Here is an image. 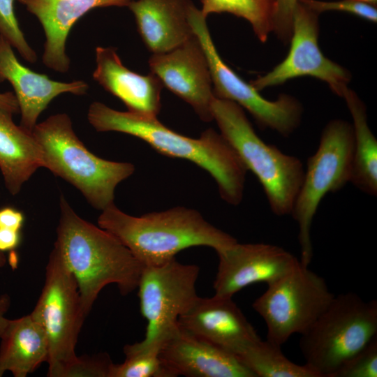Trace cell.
I'll list each match as a JSON object with an SVG mask.
<instances>
[{
    "instance_id": "cell-1",
    "label": "cell",
    "mask_w": 377,
    "mask_h": 377,
    "mask_svg": "<svg viewBox=\"0 0 377 377\" xmlns=\"http://www.w3.org/2000/svg\"><path fill=\"white\" fill-rule=\"evenodd\" d=\"M87 119L98 132L131 135L164 156L193 162L214 179L224 201L232 205L241 202L248 170L228 141L213 128L192 138L168 128L156 117L115 110L101 102L90 105Z\"/></svg>"
},
{
    "instance_id": "cell-2",
    "label": "cell",
    "mask_w": 377,
    "mask_h": 377,
    "mask_svg": "<svg viewBox=\"0 0 377 377\" xmlns=\"http://www.w3.org/2000/svg\"><path fill=\"white\" fill-rule=\"evenodd\" d=\"M54 249L77 284L87 318L101 290L117 285L121 295L138 288L144 266L113 235L79 216L64 195Z\"/></svg>"
},
{
    "instance_id": "cell-3",
    "label": "cell",
    "mask_w": 377,
    "mask_h": 377,
    "mask_svg": "<svg viewBox=\"0 0 377 377\" xmlns=\"http://www.w3.org/2000/svg\"><path fill=\"white\" fill-rule=\"evenodd\" d=\"M98 225L117 237L144 267L166 263L191 246H209L219 252L237 242L197 210L184 207L134 216L113 204L101 211Z\"/></svg>"
},
{
    "instance_id": "cell-4",
    "label": "cell",
    "mask_w": 377,
    "mask_h": 377,
    "mask_svg": "<svg viewBox=\"0 0 377 377\" xmlns=\"http://www.w3.org/2000/svg\"><path fill=\"white\" fill-rule=\"evenodd\" d=\"M32 134L42 150L43 168L74 186L96 209L114 204L117 186L134 172L131 163L108 161L91 153L75 133L66 113L37 124Z\"/></svg>"
},
{
    "instance_id": "cell-5",
    "label": "cell",
    "mask_w": 377,
    "mask_h": 377,
    "mask_svg": "<svg viewBox=\"0 0 377 377\" xmlns=\"http://www.w3.org/2000/svg\"><path fill=\"white\" fill-rule=\"evenodd\" d=\"M212 112L220 133L260 182L272 212L290 214L304 175L300 159L265 142L237 103L214 96Z\"/></svg>"
},
{
    "instance_id": "cell-6",
    "label": "cell",
    "mask_w": 377,
    "mask_h": 377,
    "mask_svg": "<svg viewBox=\"0 0 377 377\" xmlns=\"http://www.w3.org/2000/svg\"><path fill=\"white\" fill-rule=\"evenodd\" d=\"M377 336V301L353 293L334 295L300 339L306 364L318 377H331Z\"/></svg>"
},
{
    "instance_id": "cell-7",
    "label": "cell",
    "mask_w": 377,
    "mask_h": 377,
    "mask_svg": "<svg viewBox=\"0 0 377 377\" xmlns=\"http://www.w3.org/2000/svg\"><path fill=\"white\" fill-rule=\"evenodd\" d=\"M353 152L352 125L342 119L328 122L317 150L308 159L290 214L299 227L300 262L303 266L309 267L313 258L311 228L317 209L327 193L350 182Z\"/></svg>"
},
{
    "instance_id": "cell-8",
    "label": "cell",
    "mask_w": 377,
    "mask_h": 377,
    "mask_svg": "<svg viewBox=\"0 0 377 377\" xmlns=\"http://www.w3.org/2000/svg\"><path fill=\"white\" fill-rule=\"evenodd\" d=\"M31 315L47 338V376L71 377L80 362L75 346L86 317L76 281L54 248L46 265L43 288Z\"/></svg>"
},
{
    "instance_id": "cell-9",
    "label": "cell",
    "mask_w": 377,
    "mask_h": 377,
    "mask_svg": "<svg viewBox=\"0 0 377 377\" xmlns=\"http://www.w3.org/2000/svg\"><path fill=\"white\" fill-rule=\"evenodd\" d=\"M200 267L182 264L175 258L161 265L143 267L138 285L140 311L147 320L145 338L124 347L125 355L148 350L159 351L178 327V319L198 295Z\"/></svg>"
},
{
    "instance_id": "cell-10",
    "label": "cell",
    "mask_w": 377,
    "mask_h": 377,
    "mask_svg": "<svg viewBox=\"0 0 377 377\" xmlns=\"http://www.w3.org/2000/svg\"><path fill=\"white\" fill-rule=\"evenodd\" d=\"M334 297L325 279L299 262L267 284L252 306L265 322L267 340L281 346L292 335L304 333Z\"/></svg>"
},
{
    "instance_id": "cell-11",
    "label": "cell",
    "mask_w": 377,
    "mask_h": 377,
    "mask_svg": "<svg viewBox=\"0 0 377 377\" xmlns=\"http://www.w3.org/2000/svg\"><path fill=\"white\" fill-rule=\"evenodd\" d=\"M206 17L195 5L191 8L189 21L200 40L208 61L216 97L232 101L246 109L258 124L287 137L299 126L302 106L294 97L281 94L274 101L263 97L221 59L209 34Z\"/></svg>"
},
{
    "instance_id": "cell-12",
    "label": "cell",
    "mask_w": 377,
    "mask_h": 377,
    "mask_svg": "<svg viewBox=\"0 0 377 377\" xmlns=\"http://www.w3.org/2000/svg\"><path fill=\"white\" fill-rule=\"evenodd\" d=\"M318 15L297 1L288 54L270 71L250 82L258 91L295 77L310 76L326 82L335 94L343 97L351 76L346 68L321 52L318 45Z\"/></svg>"
},
{
    "instance_id": "cell-13",
    "label": "cell",
    "mask_w": 377,
    "mask_h": 377,
    "mask_svg": "<svg viewBox=\"0 0 377 377\" xmlns=\"http://www.w3.org/2000/svg\"><path fill=\"white\" fill-rule=\"evenodd\" d=\"M149 66L163 86L188 103L202 121L213 120L212 75L206 54L195 33L170 51L152 54Z\"/></svg>"
},
{
    "instance_id": "cell-14",
    "label": "cell",
    "mask_w": 377,
    "mask_h": 377,
    "mask_svg": "<svg viewBox=\"0 0 377 377\" xmlns=\"http://www.w3.org/2000/svg\"><path fill=\"white\" fill-rule=\"evenodd\" d=\"M219 265L213 283L215 295L232 297L255 283L269 284L290 271L300 260L283 248L269 244H239L216 252Z\"/></svg>"
},
{
    "instance_id": "cell-15",
    "label": "cell",
    "mask_w": 377,
    "mask_h": 377,
    "mask_svg": "<svg viewBox=\"0 0 377 377\" xmlns=\"http://www.w3.org/2000/svg\"><path fill=\"white\" fill-rule=\"evenodd\" d=\"M178 325L235 355L260 338L232 297L215 295L212 297L198 296L179 316Z\"/></svg>"
},
{
    "instance_id": "cell-16",
    "label": "cell",
    "mask_w": 377,
    "mask_h": 377,
    "mask_svg": "<svg viewBox=\"0 0 377 377\" xmlns=\"http://www.w3.org/2000/svg\"><path fill=\"white\" fill-rule=\"evenodd\" d=\"M158 355L174 377H256L234 354L179 325Z\"/></svg>"
},
{
    "instance_id": "cell-17",
    "label": "cell",
    "mask_w": 377,
    "mask_h": 377,
    "mask_svg": "<svg viewBox=\"0 0 377 377\" xmlns=\"http://www.w3.org/2000/svg\"><path fill=\"white\" fill-rule=\"evenodd\" d=\"M5 80L14 89L21 114L20 126L29 132H32L40 114L55 97L65 93L81 96L89 89L83 80L56 81L23 66L17 59L13 47L0 36V82Z\"/></svg>"
},
{
    "instance_id": "cell-18",
    "label": "cell",
    "mask_w": 377,
    "mask_h": 377,
    "mask_svg": "<svg viewBox=\"0 0 377 377\" xmlns=\"http://www.w3.org/2000/svg\"><path fill=\"white\" fill-rule=\"evenodd\" d=\"M35 15L44 30L42 57L47 68L66 73L70 68L66 43L74 24L89 10L109 6H127L133 0H17Z\"/></svg>"
},
{
    "instance_id": "cell-19",
    "label": "cell",
    "mask_w": 377,
    "mask_h": 377,
    "mask_svg": "<svg viewBox=\"0 0 377 377\" xmlns=\"http://www.w3.org/2000/svg\"><path fill=\"white\" fill-rule=\"evenodd\" d=\"M95 52L93 78L120 99L128 111L157 117L163 87L159 79L152 73L140 75L124 66L114 47L98 46Z\"/></svg>"
},
{
    "instance_id": "cell-20",
    "label": "cell",
    "mask_w": 377,
    "mask_h": 377,
    "mask_svg": "<svg viewBox=\"0 0 377 377\" xmlns=\"http://www.w3.org/2000/svg\"><path fill=\"white\" fill-rule=\"evenodd\" d=\"M193 5L191 0H133L128 7L147 49L161 54L194 35L189 21Z\"/></svg>"
},
{
    "instance_id": "cell-21",
    "label": "cell",
    "mask_w": 377,
    "mask_h": 377,
    "mask_svg": "<svg viewBox=\"0 0 377 377\" xmlns=\"http://www.w3.org/2000/svg\"><path fill=\"white\" fill-rule=\"evenodd\" d=\"M0 340V377L6 371L14 377H26L48 362L45 332L31 313L8 319Z\"/></svg>"
},
{
    "instance_id": "cell-22",
    "label": "cell",
    "mask_w": 377,
    "mask_h": 377,
    "mask_svg": "<svg viewBox=\"0 0 377 377\" xmlns=\"http://www.w3.org/2000/svg\"><path fill=\"white\" fill-rule=\"evenodd\" d=\"M13 113L0 108V170L6 189L17 195L43 167L42 150L32 134L16 125Z\"/></svg>"
},
{
    "instance_id": "cell-23",
    "label": "cell",
    "mask_w": 377,
    "mask_h": 377,
    "mask_svg": "<svg viewBox=\"0 0 377 377\" xmlns=\"http://www.w3.org/2000/svg\"><path fill=\"white\" fill-rule=\"evenodd\" d=\"M353 119V152L350 182L364 193L377 195V140L368 123L366 107L349 88L343 94Z\"/></svg>"
},
{
    "instance_id": "cell-24",
    "label": "cell",
    "mask_w": 377,
    "mask_h": 377,
    "mask_svg": "<svg viewBox=\"0 0 377 377\" xmlns=\"http://www.w3.org/2000/svg\"><path fill=\"white\" fill-rule=\"evenodd\" d=\"M235 356L256 377H318L306 364L288 360L281 346L260 338L249 343Z\"/></svg>"
},
{
    "instance_id": "cell-25",
    "label": "cell",
    "mask_w": 377,
    "mask_h": 377,
    "mask_svg": "<svg viewBox=\"0 0 377 377\" xmlns=\"http://www.w3.org/2000/svg\"><path fill=\"white\" fill-rule=\"evenodd\" d=\"M202 13H228L242 17L251 24L261 42H265L273 32L276 0H201Z\"/></svg>"
},
{
    "instance_id": "cell-26",
    "label": "cell",
    "mask_w": 377,
    "mask_h": 377,
    "mask_svg": "<svg viewBox=\"0 0 377 377\" xmlns=\"http://www.w3.org/2000/svg\"><path fill=\"white\" fill-rule=\"evenodd\" d=\"M158 352L148 350L125 355L123 363L111 364L108 377H174Z\"/></svg>"
},
{
    "instance_id": "cell-27",
    "label": "cell",
    "mask_w": 377,
    "mask_h": 377,
    "mask_svg": "<svg viewBox=\"0 0 377 377\" xmlns=\"http://www.w3.org/2000/svg\"><path fill=\"white\" fill-rule=\"evenodd\" d=\"M15 0H0V36L3 37L27 61L34 63L37 54L28 44L15 13Z\"/></svg>"
},
{
    "instance_id": "cell-28",
    "label": "cell",
    "mask_w": 377,
    "mask_h": 377,
    "mask_svg": "<svg viewBox=\"0 0 377 377\" xmlns=\"http://www.w3.org/2000/svg\"><path fill=\"white\" fill-rule=\"evenodd\" d=\"M377 336L347 360L331 377H376Z\"/></svg>"
},
{
    "instance_id": "cell-29",
    "label": "cell",
    "mask_w": 377,
    "mask_h": 377,
    "mask_svg": "<svg viewBox=\"0 0 377 377\" xmlns=\"http://www.w3.org/2000/svg\"><path fill=\"white\" fill-rule=\"evenodd\" d=\"M318 14L327 10L346 12L372 22L377 21V9L374 5L355 0L323 1L298 0Z\"/></svg>"
},
{
    "instance_id": "cell-30",
    "label": "cell",
    "mask_w": 377,
    "mask_h": 377,
    "mask_svg": "<svg viewBox=\"0 0 377 377\" xmlns=\"http://www.w3.org/2000/svg\"><path fill=\"white\" fill-rule=\"evenodd\" d=\"M298 0H276L273 32L285 44L291 38L293 14Z\"/></svg>"
},
{
    "instance_id": "cell-31",
    "label": "cell",
    "mask_w": 377,
    "mask_h": 377,
    "mask_svg": "<svg viewBox=\"0 0 377 377\" xmlns=\"http://www.w3.org/2000/svg\"><path fill=\"white\" fill-rule=\"evenodd\" d=\"M24 221L22 212L11 207L0 209V228L20 231Z\"/></svg>"
},
{
    "instance_id": "cell-32",
    "label": "cell",
    "mask_w": 377,
    "mask_h": 377,
    "mask_svg": "<svg viewBox=\"0 0 377 377\" xmlns=\"http://www.w3.org/2000/svg\"><path fill=\"white\" fill-rule=\"evenodd\" d=\"M20 240V231L0 228V251L14 250L19 246Z\"/></svg>"
},
{
    "instance_id": "cell-33",
    "label": "cell",
    "mask_w": 377,
    "mask_h": 377,
    "mask_svg": "<svg viewBox=\"0 0 377 377\" xmlns=\"http://www.w3.org/2000/svg\"><path fill=\"white\" fill-rule=\"evenodd\" d=\"M0 108L13 114L19 112V106L15 94L10 91L0 93Z\"/></svg>"
},
{
    "instance_id": "cell-34",
    "label": "cell",
    "mask_w": 377,
    "mask_h": 377,
    "mask_svg": "<svg viewBox=\"0 0 377 377\" xmlns=\"http://www.w3.org/2000/svg\"><path fill=\"white\" fill-rule=\"evenodd\" d=\"M10 304L11 300L9 295L5 293L0 296V337L8 320L6 314L10 309Z\"/></svg>"
},
{
    "instance_id": "cell-35",
    "label": "cell",
    "mask_w": 377,
    "mask_h": 377,
    "mask_svg": "<svg viewBox=\"0 0 377 377\" xmlns=\"http://www.w3.org/2000/svg\"><path fill=\"white\" fill-rule=\"evenodd\" d=\"M6 263V257L3 252L0 251V268L3 267Z\"/></svg>"
},
{
    "instance_id": "cell-36",
    "label": "cell",
    "mask_w": 377,
    "mask_h": 377,
    "mask_svg": "<svg viewBox=\"0 0 377 377\" xmlns=\"http://www.w3.org/2000/svg\"><path fill=\"white\" fill-rule=\"evenodd\" d=\"M355 1H362V2L368 3L372 5L376 4L377 2V0H355Z\"/></svg>"
}]
</instances>
